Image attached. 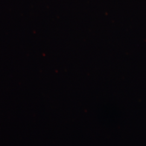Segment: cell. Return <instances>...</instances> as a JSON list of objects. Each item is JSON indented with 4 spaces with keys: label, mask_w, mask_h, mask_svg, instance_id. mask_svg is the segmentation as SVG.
I'll return each mask as SVG.
<instances>
[]
</instances>
